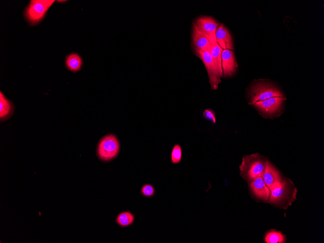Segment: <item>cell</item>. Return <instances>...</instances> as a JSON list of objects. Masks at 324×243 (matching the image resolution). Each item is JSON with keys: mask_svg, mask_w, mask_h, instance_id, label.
<instances>
[{"mask_svg": "<svg viewBox=\"0 0 324 243\" xmlns=\"http://www.w3.org/2000/svg\"><path fill=\"white\" fill-rule=\"evenodd\" d=\"M267 159L258 153L244 156L239 166L240 175L245 180H251L262 176Z\"/></svg>", "mask_w": 324, "mask_h": 243, "instance_id": "1", "label": "cell"}, {"mask_svg": "<svg viewBox=\"0 0 324 243\" xmlns=\"http://www.w3.org/2000/svg\"><path fill=\"white\" fill-rule=\"evenodd\" d=\"M249 104L253 105L257 102L273 97H284L281 90L274 84L265 80H259L253 82L248 91Z\"/></svg>", "mask_w": 324, "mask_h": 243, "instance_id": "2", "label": "cell"}, {"mask_svg": "<svg viewBox=\"0 0 324 243\" xmlns=\"http://www.w3.org/2000/svg\"><path fill=\"white\" fill-rule=\"evenodd\" d=\"M55 0H31L23 11L24 18L30 26L40 24Z\"/></svg>", "mask_w": 324, "mask_h": 243, "instance_id": "3", "label": "cell"}, {"mask_svg": "<svg viewBox=\"0 0 324 243\" xmlns=\"http://www.w3.org/2000/svg\"><path fill=\"white\" fill-rule=\"evenodd\" d=\"M296 192L291 181L283 179L270 190L269 202L282 206L290 205L295 199Z\"/></svg>", "mask_w": 324, "mask_h": 243, "instance_id": "4", "label": "cell"}, {"mask_svg": "<svg viewBox=\"0 0 324 243\" xmlns=\"http://www.w3.org/2000/svg\"><path fill=\"white\" fill-rule=\"evenodd\" d=\"M286 100L285 97H273L257 102L253 105L262 117L273 119L282 113Z\"/></svg>", "mask_w": 324, "mask_h": 243, "instance_id": "5", "label": "cell"}, {"mask_svg": "<svg viewBox=\"0 0 324 243\" xmlns=\"http://www.w3.org/2000/svg\"><path fill=\"white\" fill-rule=\"evenodd\" d=\"M120 149V144L117 137L113 134L106 135L99 141L97 147V154L100 160L109 162L117 156Z\"/></svg>", "mask_w": 324, "mask_h": 243, "instance_id": "6", "label": "cell"}, {"mask_svg": "<svg viewBox=\"0 0 324 243\" xmlns=\"http://www.w3.org/2000/svg\"><path fill=\"white\" fill-rule=\"evenodd\" d=\"M195 53L203 62L206 68L211 88L216 90L221 82L222 77L218 73L214 65L211 51H195Z\"/></svg>", "mask_w": 324, "mask_h": 243, "instance_id": "7", "label": "cell"}, {"mask_svg": "<svg viewBox=\"0 0 324 243\" xmlns=\"http://www.w3.org/2000/svg\"><path fill=\"white\" fill-rule=\"evenodd\" d=\"M197 28L208 38L211 44L216 42L215 32L220 24L211 16H201L194 22Z\"/></svg>", "mask_w": 324, "mask_h": 243, "instance_id": "8", "label": "cell"}, {"mask_svg": "<svg viewBox=\"0 0 324 243\" xmlns=\"http://www.w3.org/2000/svg\"><path fill=\"white\" fill-rule=\"evenodd\" d=\"M221 56L223 76H231L235 73L238 67L233 51L229 49H223Z\"/></svg>", "mask_w": 324, "mask_h": 243, "instance_id": "9", "label": "cell"}, {"mask_svg": "<svg viewBox=\"0 0 324 243\" xmlns=\"http://www.w3.org/2000/svg\"><path fill=\"white\" fill-rule=\"evenodd\" d=\"M192 43L195 51L211 50V44L208 38L197 28L194 23L193 26Z\"/></svg>", "mask_w": 324, "mask_h": 243, "instance_id": "10", "label": "cell"}, {"mask_svg": "<svg viewBox=\"0 0 324 243\" xmlns=\"http://www.w3.org/2000/svg\"><path fill=\"white\" fill-rule=\"evenodd\" d=\"M262 178L270 190L283 180L278 170L268 161L262 175Z\"/></svg>", "mask_w": 324, "mask_h": 243, "instance_id": "11", "label": "cell"}, {"mask_svg": "<svg viewBox=\"0 0 324 243\" xmlns=\"http://www.w3.org/2000/svg\"><path fill=\"white\" fill-rule=\"evenodd\" d=\"M215 36L217 43L223 49L233 50L231 35L223 24H220L217 27Z\"/></svg>", "mask_w": 324, "mask_h": 243, "instance_id": "12", "label": "cell"}, {"mask_svg": "<svg viewBox=\"0 0 324 243\" xmlns=\"http://www.w3.org/2000/svg\"><path fill=\"white\" fill-rule=\"evenodd\" d=\"M249 182L251 190L257 197L265 201L269 200L270 190L265 184L262 176L257 178Z\"/></svg>", "mask_w": 324, "mask_h": 243, "instance_id": "13", "label": "cell"}, {"mask_svg": "<svg viewBox=\"0 0 324 243\" xmlns=\"http://www.w3.org/2000/svg\"><path fill=\"white\" fill-rule=\"evenodd\" d=\"M65 67L68 70L76 73L80 71L83 65V59L78 53L72 52L65 59Z\"/></svg>", "mask_w": 324, "mask_h": 243, "instance_id": "14", "label": "cell"}, {"mask_svg": "<svg viewBox=\"0 0 324 243\" xmlns=\"http://www.w3.org/2000/svg\"><path fill=\"white\" fill-rule=\"evenodd\" d=\"M15 107L13 102L7 98L0 92V118L1 121H3L9 118L13 114Z\"/></svg>", "mask_w": 324, "mask_h": 243, "instance_id": "15", "label": "cell"}, {"mask_svg": "<svg viewBox=\"0 0 324 243\" xmlns=\"http://www.w3.org/2000/svg\"><path fill=\"white\" fill-rule=\"evenodd\" d=\"M223 49L217 43L211 45V53L212 60L219 75L222 77L223 70L222 67V52Z\"/></svg>", "mask_w": 324, "mask_h": 243, "instance_id": "16", "label": "cell"}, {"mask_svg": "<svg viewBox=\"0 0 324 243\" xmlns=\"http://www.w3.org/2000/svg\"><path fill=\"white\" fill-rule=\"evenodd\" d=\"M134 215L129 211L119 213L116 218V223L121 227H127L131 225L134 221Z\"/></svg>", "mask_w": 324, "mask_h": 243, "instance_id": "17", "label": "cell"}, {"mask_svg": "<svg viewBox=\"0 0 324 243\" xmlns=\"http://www.w3.org/2000/svg\"><path fill=\"white\" fill-rule=\"evenodd\" d=\"M285 241L286 238L282 233L274 230L268 232L265 237L266 243H283Z\"/></svg>", "mask_w": 324, "mask_h": 243, "instance_id": "18", "label": "cell"}, {"mask_svg": "<svg viewBox=\"0 0 324 243\" xmlns=\"http://www.w3.org/2000/svg\"><path fill=\"white\" fill-rule=\"evenodd\" d=\"M182 149L179 145H175L172 149L171 155V162L174 164L179 163L181 160Z\"/></svg>", "mask_w": 324, "mask_h": 243, "instance_id": "19", "label": "cell"}, {"mask_svg": "<svg viewBox=\"0 0 324 243\" xmlns=\"http://www.w3.org/2000/svg\"><path fill=\"white\" fill-rule=\"evenodd\" d=\"M155 192L154 187L149 184L144 185L141 190L142 194L146 197L152 196L154 194Z\"/></svg>", "mask_w": 324, "mask_h": 243, "instance_id": "20", "label": "cell"}, {"mask_svg": "<svg viewBox=\"0 0 324 243\" xmlns=\"http://www.w3.org/2000/svg\"><path fill=\"white\" fill-rule=\"evenodd\" d=\"M203 117L213 123L216 122V116L214 112L211 109H206L203 113Z\"/></svg>", "mask_w": 324, "mask_h": 243, "instance_id": "21", "label": "cell"}, {"mask_svg": "<svg viewBox=\"0 0 324 243\" xmlns=\"http://www.w3.org/2000/svg\"><path fill=\"white\" fill-rule=\"evenodd\" d=\"M65 1H66V0H57V2H60V3L65 2Z\"/></svg>", "mask_w": 324, "mask_h": 243, "instance_id": "22", "label": "cell"}]
</instances>
